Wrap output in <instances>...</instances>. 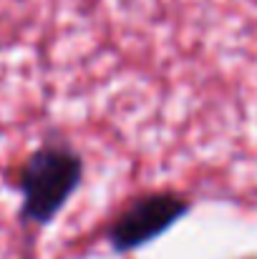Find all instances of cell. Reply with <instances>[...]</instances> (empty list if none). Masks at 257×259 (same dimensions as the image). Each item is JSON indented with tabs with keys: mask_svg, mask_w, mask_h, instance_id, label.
<instances>
[{
	"mask_svg": "<svg viewBox=\"0 0 257 259\" xmlns=\"http://www.w3.org/2000/svg\"><path fill=\"white\" fill-rule=\"evenodd\" d=\"M192 209L189 199L179 191H146L124 204V209L108 222L106 242L114 252L129 254L157 237L167 234L171 227Z\"/></svg>",
	"mask_w": 257,
	"mask_h": 259,
	"instance_id": "2",
	"label": "cell"
},
{
	"mask_svg": "<svg viewBox=\"0 0 257 259\" xmlns=\"http://www.w3.org/2000/svg\"><path fill=\"white\" fill-rule=\"evenodd\" d=\"M84 181V156L68 141L48 139L18 166L13 189L20 196L18 219L23 227H48Z\"/></svg>",
	"mask_w": 257,
	"mask_h": 259,
	"instance_id": "1",
	"label": "cell"
}]
</instances>
